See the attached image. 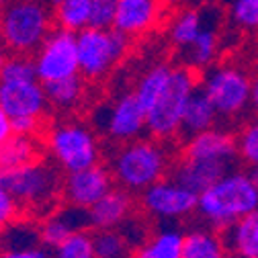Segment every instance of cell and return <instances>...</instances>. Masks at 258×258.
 Segmentation results:
<instances>
[{
  "label": "cell",
  "mask_w": 258,
  "mask_h": 258,
  "mask_svg": "<svg viewBox=\"0 0 258 258\" xmlns=\"http://www.w3.org/2000/svg\"><path fill=\"white\" fill-rule=\"evenodd\" d=\"M0 182L15 197L23 215L35 217L39 221L53 213L61 203L63 176L59 166L45 158L3 174Z\"/></svg>",
  "instance_id": "cell-1"
},
{
  "label": "cell",
  "mask_w": 258,
  "mask_h": 258,
  "mask_svg": "<svg viewBox=\"0 0 258 258\" xmlns=\"http://www.w3.org/2000/svg\"><path fill=\"white\" fill-rule=\"evenodd\" d=\"M254 211H258V188L242 170L225 172L197 199V213L221 230Z\"/></svg>",
  "instance_id": "cell-2"
},
{
  "label": "cell",
  "mask_w": 258,
  "mask_h": 258,
  "mask_svg": "<svg viewBox=\"0 0 258 258\" xmlns=\"http://www.w3.org/2000/svg\"><path fill=\"white\" fill-rule=\"evenodd\" d=\"M170 170V158L162 144L154 140H134L123 144L111 160V176L129 192H144L162 180Z\"/></svg>",
  "instance_id": "cell-3"
},
{
  "label": "cell",
  "mask_w": 258,
  "mask_h": 258,
  "mask_svg": "<svg viewBox=\"0 0 258 258\" xmlns=\"http://www.w3.org/2000/svg\"><path fill=\"white\" fill-rule=\"evenodd\" d=\"M51 31L49 11L37 0H9L0 11V39L17 55L37 51Z\"/></svg>",
  "instance_id": "cell-4"
},
{
  "label": "cell",
  "mask_w": 258,
  "mask_h": 258,
  "mask_svg": "<svg viewBox=\"0 0 258 258\" xmlns=\"http://www.w3.org/2000/svg\"><path fill=\"white\" fill-rule=\"evenodd\" d=\"M43 148L66 172H78L99 164L101 144L94 132L82 121H57L43 134Z\"/></svg>",
  "instance_id": "cell-5"
},
{
  "label": "cell",
  "mask_w": 258,
  "mask_h": 258,
  "mask_svg": "<svg viewBox=\"0 0 258 258\" xmlns=\"http://www.w3.org/2000/svg\"><path fill=\"white\" fill-rule=\"evenodd\" d=\"M195 90V72L184 66L172 68V76L166 90L146 113V132L156 140H172L180 136L182 117Z\"/></svg>",
  "instance_id": "cell-6"
},
{
  "label": "cell",
  "mask_w": 258,
  "mask_h": 258,
  "mask_svg": "<svg viewBox=\"0 0 258 258\" xmlns=\"http://www.w3.org/2000/svg\"><path fill=\"white\" fill-rule=\"evenodd\" d=\"M76 45L80 76L86 80H99L123 59L129 49V37L117 29L103 31L86 27L76 33Z\"/></svg>",
  "instance_id": "cell-7"
},
{
  "label": "cell",
  "mask_w": 258,
  "mask_h": 258,
  "mask_svg": "<svg viewBox=\"0 0 258 258\" xmlns=\"http://www.w3.org/2000/svg\"><path fill=\"white\" fill-rule=\"evenodd\" d=\"M201 90L219 117H236L250 105L252 80L238 68L221 66L205 74Z\"/></svg>",
  "instance_id": "cell-8"
},
{
  "label": "cell",
  "mask_w": 258,
  "mask_h": 258,
  "mask_svg": "<svg viewBox=\"0 0 258 258\" xmlns=\"http://www.w3.org/2000/svg\"><path fill=\"white\" fill-rule=\"evenodd\" d=\"M37 78L41 84L78 76V45L76 33L66 29H53L35 55Z\"/></svg>",
  "instance_id": "cell-9"
},
{
  "label": "cell",
  "mask_w": 258,
  "mask_h": 258,
  "mask_svg": "<svg viewBox=\"0 0 258 258\" xmlns=\"http://www.w3.org/2000/svg\"><path fill=\"white\" fill-rule=\"evenodd\" d=\"M197 199L199 195L174 178H162L142 192V207L156 219H182L197 211Z\"/></svg>",
  "instance_id": "cell-10"
},
{
  "label": "cell",
  "mask_w": 258,
  "mask_h": 258,
  "mask_svg": "<svg viewBox=\"0 0 258 258\" xmlns=\"http://www.w3.org/2000/svg\"><path fill=\"white\" fill-rule=\"evenodd\" d=\"M99 125L107 138L115 142H134L146 132V109L138 101L136 92H125L105 109L99 117Z\"/></svg>",
  "instance_id": "cell-11"
},
{
  "label": "cell",
  "mask_w": 258,
  "mask_h": 258,
  "mask_svg": "<svg viewBox=\"0 0 258 258\" xmlns=\"http://www.w3.org/2000/svg\"><path fill=\"white\" fill-rule=\"evenodd\" d=\"M113 182L115 180L111 176V170L103 164H94L78 172H68L63 176L61 199L72 207L90 209L113 188Z\"/></svg>",
  "instance_id": "cell-12"
},
{
  "label": "cell",
  "mask_w": 258,
  "mask_h": 258,
  "mask_svg": "<svg viewBox=\"0 0 258 258\" xmlns=\"http://www.w3.org/2000/svg\"><path fill=\"white\" fill-rule=\"evenodd\" d=\"M0 109L11 119L37 117L43 119L49 109L43 84L39 80L31 82H11L0 80Z\"/></svg>",
  "instance_id": "cell-13"
},
{
  "label": "cell",
  "mask_w": 258,
  "mask_h": 258,
  "mask_svg": "<svg viewBox=\"0 0 258 258\" xmlns=\"http://www.w3.org/2000/svg\"><path fill=\"white\" fill-rule=\"evenodd\" d=\"M182 156L197 160H211V162L232 166L238 158V140L232 134L223 132V129L211 127L207 132L186 138Z\"/></svg>",
  "instance_id": "cell-14"
},
{
  "label": "cell",
  "mask_w": 258,
  "mask_h": 258,
  "mask_svg": "<svg viewBox=\"0 0 258 258\" xmlns=\"http://www.w3.org/2000/svg\"><path fill=\"white\" fill-rule=\"evenodd\" d=\"M134 211V197L125 188H111L107 195L96 201L90 209H86L88 228L94 232L99 230H117L121 223H125Z\"/></svg>",
  "instance_id": "cell-15"
},
{
  "label": "cell",
  "mask_w": 258,
  "mask_h": 258,
  "mask_svg": "<svg viewBox=\"0 0 258 258\" xmlns=\"http://www.w3.org/2000/svg\"><path fill=\"white\" fill-rule=\"evenodd\" d=\"M86 228H88L86 209L68 205L63 209H55L53 213H49L47 217H43L39 221V238L45 248L53 250L61 242H66L70 236H74L76 232H82Z\"/></svg>",
  "instance_id": "cell-16"
},
{
  "label": "cell",
  "mask_w": 258,
  "mask_h": 258,
  "mask_svg": "<svg viewBox=\"0 0 258 258\" xmlns=\"http://www.w3.org/2000/svg\"><path fill=\"white\" fill-rule=\"evenodd\" d=\"M230 168L232 166L221 164V162L182 156L172 166V178L178 184H182L184 188L192 190L195 195H201V192H205L211 184H215L225 172H230Z\"/></svg>",
  "instance_id": "cell-17"
},
{
  "label": "cell",
  "mask_w": 258,
  "mask_h": 258,
  "mask_svg": "<svg viewBox=\"0 0 258 258\" xmlns=\"http://www.w3.org/2000/svg\"><path fill=\"white\" fill-rule=\"evenodd\" d=\"M160 13V0H119L115 27L127 37L142 35L154 27Z\"/></svg>",
  "instance_id": "cell-18"
},
{
  "label": "cell",
  "mask_w": 258,
  "mask_h": 258,
  "mask_svg": "<svg viewBox=\"0 0 258 258\" xmlns=\"http://www.w3.org/2000/svg\"><path fill=\"white\" fill-rule=\"evenodd\" d=\"M228 258H258V211L221 230Z\"/></svg>",
  "instance_id": "cell-19"
},
{
  "label": "cell",
  "mask_w": 258,
  "mask_h": 258,
  "mask_svg": "<svg viewBox=\"0 0 258 258\" xmlns=\"http://www.w3.org/2000/svg\"><path fill=\"white\" fill-rule=\"evenodd\" d=\"M41 150H43V144L39 138L13 136L9 142L0 146V176L39 160Z\"/></svg>",
  "instance_id": "cell-20"
},
{
  "label": "cell",
  "mask_w": 258,
  "mask_h": 258,
  "mask_svg": "<svg viewBox=\"0 0 258 258\" xmlns=\"http://www.w3.org/2000/svg\"><path fill=\"white\" fill-rule=\"evenodd\" d=\"M217 117L219 115H217L215 107L211 105V101L207 99L201 88H197L195 92H192L188 105H186V111H184V117H182V127H180V136L190 138L195 134L207 132V129H211L215 125Z\"/></svg>",
  "instance_id": "cell-21"
},
{
  "label": "cell",
  "mask_w": 258,
  "mask_h": 258,
  "mask_svg": "<svg viewBox=\"0 0 258 258\" xmlns=\"http://www.w3.org/2000/svg\"><path fill=\"white\" fill-rule=\"evenodd\" d=\"M47 103L53 109L59 111H72L76 107H80V103L84 101V80L82 76H72V78H63V80H55V82H47L43 84Z\"/></svg>",
  "instance_id": "cell-22"
},
{
  "label": "cell",
  "mask_w": 258,
  "mask_h": 258,
  "mask_svg": "<svg viewBox=\"0 0 258 258\" xmlns=\"http://www.w3.org/2000/svg\"><path fill=\"white\" fill-rule=\"evenodd\" d=\"M182 240L184 234L178 230H160L138 248L134 258H180Z\"/></svg>",
  "instance_id": "cell-23"
},
{
  "label": "cell",
  "mask_w": 258,
  "mask_h": 258,
  "mask_svg": "<svg viewBox=\"0 0 258 258\" xmlns=\"http://www.w3.org/2000/svg\"><path fill=\"white\" fill-rule=\"evenodd\" d=\"M180 258H228L221 238L211 230H192L184 234Z\"/></svg>",
  "instance_id": "cell-24"
},
{
  "label": "cell",
  "mask_w": 258,
  "mask_h": 258,
  "mask_svg": "<svg viewBox=\"0 0 258 258\" xmlns=\"http://www.w3.org/2000/svg\"><path fill=\"white\" fill-rule=\"evenodd\" d=\"M170 76H172V68L166 66V63H158V66L150 68L138 82L136 86V96L138 101L142 103V107L146 109V113L154 107V103L162 96V92L166 90L168 82H170Z\"/></svg>",
  "instance_id": "cell-25"
},
{
  "label": "cell",
  "mask_w": 258,
  "mask_h": 258,
  "mask_svg": "<svg viewBox=\"0 0 258 258\" xmlns=\"http://www.w3.org/2000/svg\"><path fill=\"white\" fill-rule=\"evenodd\" d=\"M55 11L57 29H66L72 33H80L90 23L92 0H61V5Z\"/></svg>",
  "instance_id": "cell-26"
},
{
  "label": "cell",
  "mask_w": 258,
  "mask_h": 258,
  "mask_svg": "<svg viewBox=\"0 0 258 258\" xmlns=\"http://www.w3.org/2000/svg\"><path fill=\"white\" fill-rule=\"evenodd\" d=\"M186 66L188 70H199L205 68L213 61L215 53H217V33L213 27H203L199 37L192 41V45H188L186 49Z\"/></svg>",
  "instance_id": "cell-27"
},
{
  "label": "cell",
  "mask_w": 258,
  "mask_h": 258,
  "mask_svg": "<svg viewBox=\"0 0 258 258\" xmlns=\"http://www.w3.org/2000/svg\"><path fill=\"white\" fill-rule=\"evenodd\" d=\"M203 17L199 11H184L172 25L170 29V39L176 47L180 49H186L188 45H192V41H195L201 33V29H203Z\"/></svg>",
  "instance_id": "cell-28"
},
{
  "label": "cell",
  "mask_w": 258,
  "mask_h": 258,
  "mask_svg": "<svg viewBox=\"0 0 258 258\" xmlns=\"http://www.w3.org/2000/svg\"><path fill=\"white\" fill-rule=\"evenodd\" d=\"M127 238L117 230H99L92 234L94 258H125Z\"/></svg>",
  "instance_id": "cell-29"
},
{
  "label": "cell",
  "mask_w": 258,
  "mask_h": 258,
  "mask_svg": "<svg viewBox=\"0 0 258 258\" xmlns=\"http://www.w3.org/2000/svg\"><path fill=\"white\" fill-rule=\"evenodd\" d=\"M39 223L33 221H15L3 230V248H25L39 246Z\"/></svg>",
  "instance_id": "cell-30"
},
{
  "label": "cell",
  "mask_w": 258,
  "mask_h": 258,
  "mask_svg": "<svg viewBox=\"0 0 258 258\" xmlns=\"http://www.w3.org/2000/svg\"><path fill=\"white\" fill-rule=\"evenodd\" d=\"M51 258H94L92 234L86 230L76 232L66 242H61L57 248H53Z\"/></svg>",
  "instance_id": "cell-31"
},
{
  "label": "cell",
  "mask_w": 258,
  "mask_h": 258,
  "mask_svg": "<svg viewBox=\"0 0 258 258\" xmlns=\"http://www.w3.org/2000/svg\"><path fill=\"white\" fill-rule=\"evenodd\" d=\"M0 80H11V82L39 80L37 78V68H35V59H31L29 55H13V57H9L3 72H0Z\"/></svg>",
  "instance_id": "cell-32"
},
{
  "label": "cell",
  "mask_w": 258,
  "mask_h": 258,
  "mask_svg": "<svg viewBox=\"0 0 258 258\" xmlns=\"http://www.w3.org/2000/svg\"><path fill=\"white\" fill-rule=\"evenodd\" d=\"M236 140H238V156L246 164H250V168L258 166V119L248 123Z\"/></svg>",
  "instance_id": "cell-33"
},
{
  "label": "cell",
  "mask_w": 258,
  "mask_h": 258,
  "mask_svg": "<svg viewBox=\"0 0 258 258\" xmlns=\"http://www.w3.org/2000/svg\"><path fill=\"white\" fill-rule=\"evenodd\" d=\"M117 3L119 0H92V13L88 27L109 31L115 27V15H117Z\"/></svg>",
  "instance_id": "cell-34"
},
{
  "label": "cell",
  "mask_w": 258,
  "mask_h": 258,
  "mask_svg": "<svg viewBox=\"0 0 258 258\" xmlns=\"http://www.w3.org/2000/svg\"><path fill=\"white\" fill-rule=\"evenodd\" d=\"M230 13L238 27L258 29V0H230Z\"/></svg>",
  "instance_id": "cell-35"
},
{
  "label": "cell",
  "mask_w": 258,
  "mask_h": 258,
  "mask_svg": "<svg viewBox=\"0 0 258 258\" xmlns=\"http://www.w3.org/2000/svg\"><path fill=\"white\" fill-rule=\"evenodd\" d=\"M21 207L15 201V197L9 192V188L0 182V232L5 228H9L11 223H15L17 219H21Z\"/></svg>",
  "instance_id": "cell-36"
},
{
  "label": "cell",
  "mask_w": 258,
  "mask_h": 258,
  "mask_svg": "<svg viewBox=\"0 0 258 258\" xmlns=\"http://www.w3.org/2000/svg\"><path fill=\"white\" fill-rule=\"evenodd\" d=\"M13 132H15V136L39 138L41 132H43V119H37V117H19V119H13Z\"/></svg>",
  "instance_id": "cell-37"
},
{
  "label": "cell",
  "mask_w": 258,
  "mask_h": 258,
  "mask_svg": "<svg viewBox=\"0 0 258 258\" xmlns=\"http://www.w3.org/2000/svg\"><path fill=\"white\" fill-rule=\"evenodd\" d=\"M0 258H51V252L43 244L25 248H3Z\"/></svg>",
  "instance_id": "cell-38"
},
{
  "label": "cell",
  "mask_w": 258,
  "mask_h": 258,
  "mask_svg": "<svg viewBox=\"0 0 258 258\" xmlns=\"http://www.w3.org/2000/svg\"><path fill=\"white\" fill-rule=\"evenodd\" d=\"M13 136H15V132H13V119L3 109H0V146H3L5 142H9Z\"/></svg>",
  "instance_id": "cell-39"
},
{
  "label": "cell",
  "mask_w": 258,
  "mask_h": 258,
  "mask_svg": "<svg viewBox=\"0 0 258 258\" xmlns=\"http://www.w3.org/2000/svg\"><path fill=\"white\" fill-rule=\"evenodd\" d=\"M250 105L254 111H258V76L252 80V90H250Z\"/></svg>",
  "instance_id": "cell-40"
},
{
  "label": "cell",
  "mask_w": 258,
  "mask_h": 258,
  "mask_svg": "<svg viewBox=\"0 0 258 258\" xmlns=\"http://www.w3.org/2000/svg\"><path fill=\"white\" fill-rule=\"evenodd\" d=\"M248 176H250V180L254 182V186L258 188V166H252L250 172H248Z\"/></svg>",
  "instance_id": "cell-41"
},
{
  "label": "cell",
  "mask_w": 258,
  "mask_h": 258,
  "mask_svg": "<svg viewBox=\"0 0 258 258\" xmlns=\"http://www.w3.org/2000/svg\"><path fill=\"white\" fill-rule=\"evenodd\" d=\"M7 59L9 57H5V51L0 49V72H3V68H5V63H7Z\"/></svg>",
  "instance_id": "cell-42"
},
{
  "label": "cell",
  "mask_w": 258,
  "mask_h": 258,
  "mask_svg": "<svg viewBox=\"0 0 258 258\" xmlns=\"http://www.w3.org/2000/svg\"><path fill=\"white\" fill-rule=\"evenodd\" d=\"M49 5H51L53 9H57V7L61 5V0H49Z\"/></svg>",
  "instance_id": "cell-43"
},
{
  "label": "cell",
  "mask_w": 258,
  "mask_h": 258,
  "mask_svg": "<svg viewBox=\"0 0 258 258\" xmlns=\"http://www.w3.org/2000/svg\"><path fill=\"white\" fill-rule=\"evenodd\" d=\"M7 3H9V0H0V9H3V7L7 5Z\"/></svg>",
  "instance_id": "cell-44"
}]
</instances>
